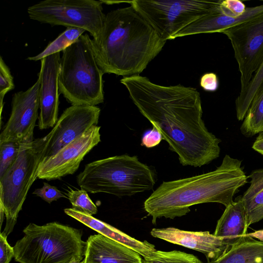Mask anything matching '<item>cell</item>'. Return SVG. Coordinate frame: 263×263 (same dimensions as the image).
<instances>
[{
  "instance_id": "obj_28",
  "label": "cell",
  "mask_w": 263,
  "mask_h": 263,
  "mask_svg": "<svg viewBox=\"0 0 263 263\" xmlns=\"http://www.w3.org/2000/svg\"><path fill=\"white\" fill-rule=\"evenodd\" d=\"M13 78L10 70L4 62L2 57L0 59V100L1 115L4 106V98L5 95L14 88Z\"/></svg>"
},
{
  "instance_id": "obj_29",
  "label": "cell",
  "mask_w": 263,
  "mask_h": 263,
  "mask_svg": "<svg viewBox=\"0 0 263 263\" xmlns=\"http://www.w3.org/2000/svg\"><path fill=\"white\" fill-rule=\"evenodd\" d=\"M246 9L245 4L241 1L221 0L220 12L225 15L238 17L243 14Z\"/></svg>"
},
{
  "instance_id": "obj_34",
  "label": "cell",
  "mask_w": 263,
  "mask_h": 263,
  "mask_svg": "<svg viewBox=\"0 0 263 263\" xmlns=\"http://www.w3.org/2000/svg\"><path fill=\"white\" fill-rule=\"evenodd\" d=\"M252 148L263 155V132L259 133L257 137L252 145Z\"/></svg>"
},
{
  "instance_id": "obj_22",
  "label": "cell",
  "mask_w": 263,
  "mask_h": 263,
  "mask_svg": "<svg viewBox=\"0 0 263 263\" xmlns=\"http://www.w3.org/2000/svg\"><path fill=\"white\" fill-rule=\"evenodd\" d=\"M263 90V62L254 74L246 87L240 91L235 101L236 116L238 120H243L254 97Z\"/></svg>"
},
{
  "instance_id": "obj_13",
  "label": "cell",
  "mask_w": 263,
  "mask_h": 263,
  "mask_svg": "<svg viewBox=\"0 0 263 263\" xmlns=\"http://www.w3.org/2000/svg\"><path fill=\"white\" fill-rule=\"evenodd\" d=\"M100 112L96 106L72 105L66 108L46 135L43 159L54 155L92 126L97 125Z\"/></svg>"
},
{
  "instance_id": "obj_14",
  "label": "cell",
  "mask_w": 263,
  "mask_h": 263,
  "mask_svg": "<svg viewBox=\"0 0 263 263\" xmlns=\"http://www.w3.org/2000/svg\"><path fill=\"white\" fill-rule=\"evenodd\" d=\"M60 59V52H58L41 60L38 74L40 79L38 126L40 129L53 127L58 120Z\"/></svg>"
},
{
  "instance_id": "obj_26",
  "label": "cell",
  "mask_w": 263,
  "mask_h": 263,
  "mask_svg": "<svg viewBox=\"0 0 263 263\" xmlns=\"http://www.w3.org/2000/svg\"><path fill=\"white\" fill-rule=\"evenodd\" d=\"M156 255V257L152 259H143V263H203L193 254L180 251L157 250Z\"/></svg>"
},
{
  "instance_id": "obj_7",
  "label": "cell",
  "mask_w": 263,
  "mask_h": 263,
  "mask_svg": "<svg viewBox=\"0 0 263 263\" xmlns=\"http://www.w3.org/2000/svg\"><path fill=\"white\" fill-rule=\"evenodd\" d=\"M47 143L46 136L22 143L16 158L0 177V205L6 218L2 233L6 237L12 231L28 192L37 179V171Z\"/></svg>"
},
{
  "instance_id": "obj_31",
  "label": "cell",
  "mask_w": 263,
  "mask_h": 263,
  "mask_svg": "<svg viewBox=\"0 0 263 263\" xmlns=\"http://www.w3.org/2000/svg\"><path fill=\"white\" fill-rule=\"evenodd\" d=\"M163 140L161 133L156 128L153 127L142 136L141 145L147 148H152L158 145Z\"/></svg>"
},
{
  "instance_id": "obj_33",
  "label": "cell",
  "mask_w": 263,
  "mask_h": 263,
  "mask_svg": "<svg viewBox=\"0 0 263 263\" xmlns=\"http://www.w3.org/2000/svg\"><path fill=\"white\" fill-rule=\"evenodd\" d=\"M200 84L205 91H215L219 86L218 77L215 73H205L201 77Z\"/></svg>"
},
{
  "instance_id": "obj_27",
  "label": "cell",
  "mask_w": 263,
  "mask_h": 263,
  "mask_svg": "<svg viewBox=\"0 0 263 263\" xmlns=\"http://www.w3.org/2000/svg\"><path fill=\"white\" fill-rule=\"evenodd\" d=\"M22 143V142L17 141L0 143V177L16 158Z\"/></svg>"
},
{
  "instance_id": "obj_1",
  "label": "cell",
  "mask_w": 263,
  "mask_h": 263,
  "mask_svg": "<svg viewBox=\"0 0 263 263\" xmlns=\"http://www.w3.org/2000/svg\"><path fill=\"white\" fill-rule=\"evenodd\" d=\"M120 82L182 165L201 167L219 156L221 140L205 125L196 88L180 84L162 86L139 74L124 77Z\"/></svg>"
},
{
  "instance_id": "obj_9",
  "label": "cell",
  "mask_w": 263,
  "mask_h": 263,
  "mask_svg": "<svg viewBox=\"0 0 263 263\" xmlns=\"http://www.w3.org/2000/svg\"><path fill=\"white\" fill-rule=\"evenodd\" d=\"M102 4L96 0H45L29 7L27 13L30 19L41 23L83 29L96 42L106 17Z\"/></svg>"
},
{
  "instance_id": "obj_19",
  "label": "cell",
  "mask_w": 263,
  "mask_h": 263,
  "mask_svg": "<svg viewBox=\"0 0 263 263\" xmlns=\"http://www.w3.org/2000/svg\"><path fill=\"white\" fill-rule=\"evenodd\" d=\"M249 226L241 197L226 207L218 220L214 235L230 248L247 234Z\"/></svg>"
},
{
  "instance_id": "obj_12",
  "label": "cell",
  "mask_w": 263,
  "mask_h": 263,
  "mask_svg": "<svg viewBox=\"0 0 263 263\" xmlns=\"http://www.w3.org/2000/svg\"><path fill=\"white\" fill-rule=\"evenodd\" d=\"M100 128L92 126L56 154L43 159L40 163L36 178L50 181L74 173L85 156L101 141Z\"/></svg>"
},
{
  "instance_id": "obj_5",
  "label": "cell",
  "mask_w": 263,
  "mask_h": 263,
  "mask_svg": "<svg viewBox=\"0 0 263 263\" xmlns=\"http://www.w3.org/2000/svg\"><path fill=\"white\" fill-rule=\"evenodd\" d=\"M104 72L98 66L91 39L82 34L62 51L59 92L71 105L96 106L104 102Z\"/></svg>"
},
{
  "instance_id": "obj_18",
  "label": "cell",
  "mask_w": 263,
  "mask_h": 263,
  "mask_svg": "<svg viewBox=\"0 0 263 263\" xmlns=\"http://www.w3.org/2000/svg\"><path fill=\"white\" fill-rule=\"evenodd\" d=\"M262 14L263 4L247 7L243 14L238 17H230L223 14L220 12L219 6L216 10L197 20L180 30L172 37V40L197 34L221 33L225 29Z\"/></svg>"
},
{
  "instance_id": "obj_35",
  "label": "cell",
  "mask_w": 263,
  "mask_h": 263,
  "mask_svg": "<svg viewBox=\"0 0 263 263\" xmlns=\"http://www.w3.org/2000/svg\"><path fill=\"white\" fill-rule=\"evenodd\" d=\"M247 235L249 236L257 238L259 240L263 241V229L257 230L252 233H247Z\"/></svg>"
},
{
  "instance_id": "obj_6",
  "label": "cell",
  "mask_w": 263,
  "mask_h": 263,
  "mask_svg": "<svg viewBox=\"0 0 263 263\" xmlns=\"http://www.w3.org/2000/svg\"><path fill=\"white\" fill-rule=\"evenodd\" d=\"M23 233L13 247L17 262L69 263L75 258H84L86 241L77 229L56 222L43 226L30 223Z\"/></svg>"
},
{
  "instance_id": "obj_30",
  "label": "cell",
  "mask_w": 263,
  "mask_h": 263,
  "mask_svg": "<svg viewBox=\"0 0 263 263\" xmlns=\"http://www.w3.org/2000/svg\"><path fill=\"white\" fill-rule=\"evenodd\" d=\"M33 194L41 197L49 203L61 198L66 197L57 187L51 186L46 182H44V185L41 188L35 189L33 192Z\"/></svg>"
},
{
  "instance_id": "obj_32",
  "label": "cell",
  "mask_w": 263,
  "mask_h": 263,
  "mask_svg": "<svg viewBox=\"0 0 263 263\" xmlns=\"http://www.w3.org/2000/svg\"><path fill=\"white\" fill-rule=\"evenodd\" d=\"M13 247H11L7 241V237L0 234V263H9L14 257Z\"/></svg>"
},
{
  "instance_id": "obj_24",
  "label": "cell",
  "mask_w": 263,
  "mask_h": 263,
  "mask_svg": "<svg viewBox=\"0 0 263 263\" xmlns=\"http://www.w3.org/2000/svg\"><path fill=\"white\" fill-rule=\"evenodd\" d=\"M85 31L80 28L67 27L54 40L49 43L43 51L35 56L28 57L27 59L34 61L41 60L44 57L63 51L74 43Z\"/></svg>"
},
{
  "instance_id": "obj_36",
  "label": "cell",
  "mask_w": 263,
  "mask_h": 263,
  "mask_svg": "<svg viewBox=\"0 0 263 263\" xmlns=\"http://www.w3.org/2000/svg\"><path fill=\"white\" fill-rule=\"evenodd\" d=\"M83 259L81 258H75L73 259L69 263H83Z\"/></svg>"
},
{
  "instance_id": "obj_17",
  "label": "cell",
  "mask_w": 263,
  "mask_h": 263,
  "mask_svg": "<svg viewBox=\"0 0 263 263\" xmlns=\"http://www.w3.org/2000/svg\"><path fill=\"white\" fill-rule=\"evenodd\" d=\"M67 215L73 218L88 227L108 238L116 241L135 251L148 260L156 257L157 250L155 246L146 241H141L130 237L114 227L99 220L91 215L76 211L72 208L64 209Z\"/></svg>"
},
{
  "instance_id": "obj_20",
  "label": "cell",
  "mask_w": 263,
  "mask_h": 263,
  "mask_svg": "<svg viewBox=\"0 0 263 263\" xmlns=\"http://www.w3.org/2000/svg\"><path fill=\"white\" fill-rule=\"evenodd\" d=\"M207 263H263V241L246 234L218 258Z\"/></svg>"
},
{
  "instance_id": "obj_15",
  "label": "cell",
  "mask_w": 263,
  "mask_h": 263,
  "mask_svg": "<svg viewBox=\"0 0 263 263\" xmlns=\"http://www.w3.org/2000/svg\"><path fill=\"white\" fill-rule=\"evenodd\" d=\"M151 234L154 237L201 252L208 261L218 258L230 248L223 239L208 231L192 232L169 227L153 229Z\"/></svg>"
},
{
  "instance_id": "obj_8",
  "label": "cell",
  "mask_w": 263,
  "mask_h": 263,
  "mask_svg": "<svg viewBox=\"0 0 263 263\" xmlns=\"http://www.w3.org/2000/svg\"><path fill=\"white\" fill-rule=\"evenodd\" d=\"M166 41L197 20L219 7L221 0H134L124 1Z\"/></svg>"
},
{
  "instance_id": "obj_3",
  "label": "cell",
  "mask_w": 263,
  "mask_h": 263,
  "mask_svg": "<svg viewBox=\"0 0 263 263\" xmlns=\"http://www.w3.org/2000/svg\"><path fill=\"white\" fill-rule=\"evenodd\" d=\"M241 161L228 155L214 171L188 178L163 181L145 200L143 208L155 223L157 218L174 219L189 213L194 205L216 202L226 207L247 182Z\"/></svg>"
},
{
  "instance_id": "obj_25",
  "label": "cell",
  "mask_w": 263,
  "mask_h": 263,
  "mask_svg": "<svg viewBox=\"0 0 263 263\" xmlns=\"http://www.w3.org/2000/svg\"><path fill=\"white\" fill-rule=\"evenodd\" d=\"M66 195L74 210L91 216L97 213V207L85 190L69 189Z\"/></svg>"
},
{
  "instance_id": "obj_21",
  "label": "cell",
  "mask_w": 263,
  "mask_h": 263,
  "mask_svg": "<svg viewBox=\"0 0 263 263\" xmlns=\"http://www.w3.org/2000/svg\"><path fill=\"white\" fill-rule=\"evenodd\" d=\"M248 178L250 185L241 199L249 226L263 219V168L252 171Z\"/></svg>"
},
{
  "instance_id": "obj_16",
  "label": "cell",
  "mask_w": 263,
  "mask_h": 263,
  "mask_svg": "<svg viewBox=\"0 0 263 263\" xmlns=\"http://www.w3.org/2000/svg\"><path fill=\"white\" fill-rule=\"evenodd\" d=\"M83 263H143L140 255L100 234L86 241Z\"/></svg>"
},
{
  "instance_id": "obj_23",
  "label": "cell",
  "mask_w": 263,
  "mask_h": 263,
  "mask_svg": "<svg viewBox=\"0 0 263 263\" xmlns=\"http://www.w3.org/2000/svg\"><path fill=\"white\" fill-rule=\"evenodd\" d=\"M240 131L246 137L263 132V90L253 98L240 127Z\"/></svg>"
},
{
  "instance_id": "obj_4",
  "label": "cell",
  "mask_w": 263,
  "mask_h": 263,
  "mask_svg": "<svg viewBox=\"0 0 263 263\" xmlns=\"http://www.w3.org/2000/svg\"><path fill=\"white\" fill-rule=\"evenodd\" d=\"M154 170L137 156H115L86 164L77 176L81 189L90 193H105L118 197L152 190Z\"/></svg>"
},
{
  "instance_id": "obj_11",
  "label": "cell",
  "mask_w": 263,
  "mask_h": 263,
  "mask_svg": "<svg viewBox=\"0 0 263 263\" xmlns=\"http://www.w3.org/2000/svg\"><path fill=\"white\" fill-rule=\"evenodd\" d=\"M40 79L25 91L14 93L10 117L0 135V143L17 141L32 142L33 130L39 119Z\"/></svg>"
},
{
  "instance_id": "obj_2",
  "label": "cell",
  "mask_w": 263,
  "mask_h": 263,
  "mask_svg": "<svg viewBox=\"0 0 263 263\" xmlns=\"http://www.w3.org/2000/svg\"><path fill=\"white\" fill-rule=\"evenodd\" d=\"M166 42L132 6L108 12L99 40L91 39L96 60L104 73L124 77L142 72Z\"/></svg>"
},
{
  "instance_id": "obj_10",
  "label": "cell",
  "mask_w": 263,
  "mask_h": 263,
  "mask_svg": "<svg viewBox=\"0 0 263 263\" xmlns=\"http://www.w3.org/2000/svg\"><path fill=\"white\" fill-rule=\"evenodd\" d=\"M230 40L244 90L263 62V14L221 32Z\"/></svg>"
}]
</instances>
